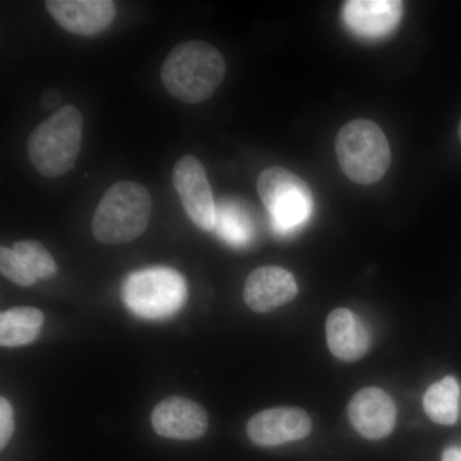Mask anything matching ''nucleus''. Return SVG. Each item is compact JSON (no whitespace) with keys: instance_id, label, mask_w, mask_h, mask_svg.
Wrapping results in <instances>:
<instances>
[{"instance_id":"nucleus-18","label":"nucleus","mask_w":461,"mask_h":461,"mask_svg":"<svg viewBox=\"0 0 461 461\" xmlns=\"http://www.w3.org/2000/svg\"><path fill=\"white\" fill-rule=\"evenodd\" d=\"M12 250L36 281L50 280L57 275L56 260L41 242L35 240H23L16 242Z\"/></svg>"},{"instance_id":"nucleus-9","label":"nucleus","mask_w":461,"mask_h":461,"mask_svg":"<svg viewBox=\"0 0 461 461\" xmlns=\"http://www.w3.org/2000/svg\"><path fill=\"white\" fill-rule=\"evenodd\" d=\"M351 426L364 438L379 441L393 433L397 409L393 397L379 387H366L355 393L348 405Z\"/></svg>"},{"instance_id":"nucleus-23","label":"nucleus","mask_w":461,"mask_h":461,"mask_svg":"<svg viewBox=\"0 0 461 461\" xmlns=\"http://www.w3.org/2000/svg\"><path fill=\"white\" fill-rule=\"evenodd\" d=\"M459 138H460V141H461V121H460V124H459Z\"/></svg>"},{"instance_id":"nucleus-11","label":"nucleus","mask_w":461,"mask_h":461,"mask_svg":"<svg viewBox=\"0 0 461 461\" xmlns=\"http://www.w3.org/2000/svg\"><path fill=\"white\" fill-rule=\"evenodd\" d=\"M45 7L58 25L80 36L104 32L117 14L112 0H48Z\"/></svg>"},{"instance_id":"nucleus-19","label":"nucleus","mask_w":461,"mask_h":461,"mask_svg":"<svg viewBox=\"0 0 461 461\" xmlns=\"http://www.w3.org/2000/svg\"><path fill=\"white\" fill-rule=\"evenodd\" d=\"M0 272L18 286L30 287L36 284L35 278L27 272L25 266L18 259L12 249L0 248Z\"/></svg>"},{"instance_id":"nucleus-3","label":"nucleus","mask_w":461,"mask_h":461,"mask_svg":"<svg viewBox=\"0 0 461 461\" xmlns=\"http://www.w3.org/2000/svg\"><path fill=\"white\" fill-rule=\"evenodd\" d=\"M150 215L151 196L147 187L133 181L115 182L94 213V238L102 244H126L145 232Z\"/></svg>"},{"instance_id":"nucleus-13","label":"nucleus","mask_w":461,"mask_h":461,"mask_svg":"<svg viewBox=\"0 0 461 461\" xmlns=\"http://www.w3.org/2000/svg\"><path fill=\"white\" fill-rule=\"evenodd\" d=\"M299 293L295 277L277 266L260 267L249 275L244 286V300L251 311L269 313L293 302Z\"/></svg>"},{"instance_id":"nucleus-16","label":"nucleus","mask_w":461,"mask_h":461,"mask_svg":"<svg viewBox=\"0 0 461 461\" xmlns=\"http://www.w3.org/2000/svg\"><path fill=\"white\" fill-rule=\"evenodd\" d=\"M44 314L32 306H17L0 314V345L18 348L39 338Z\"/></svg>"},{"instance_id":"nucleus-15","label":"nucleus","mask_w":461,"mask_h":461,"mask_svg":"<svg viewBox=\"0 0 461 461\" xmlns=\"http://www.w3.org/2000/svg\"><path fill=\"white\" fill-rule=\"evenodd\" d=\"M213 230L232 247H247L254 239L253 218L242 203L222 199L218 204L215 203Z\"/></svg>"},{"instance_id":"nucleus-21","label":"nucleus","mask_w":461,"mask_h":461,"mask_svg":"<svg viewBox=\"0 0 461 461\" xmlns=\"http://www.w3.org/2000/svg\"><path fill=\"white\" fill-rule=\"evenodd\" d=\"M60 102H62V95L59 91L50 89L44 91L41 95L42 107L47 109H54L59 107Z\"/></svg>"},{"instance_id":"nucleus-17","label":"nucleus","mask_w":461,"mask_h":461,"mask_svg":"<svg viewBox=\"0 0 461 461\" xmlns=\"http://www.w3.org/2000/svg\"><path fill=\"white\" fill-rule=\"evenodd\" d=\"M460 395V384L456 378L447 375L436 382L423 397L427 417L441 426H453L459 420Z\"/></svg>"},{"instance_id":"nucleus-4","label":"nucleus","mask_w":461,"mask_h":461,"mask_svg":"<svg viewBox=\"0 0 461 461\" xmlns=\"http://www.w3.org/2000/svg\"><path fill=\"white\" fill-rule=\"evenodd\" d=\"M335 149L342 172L355 184H375L390 168V144L371 120L357 118L346 123L338 133Z\"/></svg>"},{"instance_id":"nucleus-2","label":"nucleus","mask_w":461,"mask_h":461,"mask_svg":"<svg viewBox=\"0 0 461 461\" xmlns=\"http://www.w3.org/2000/svg\"><path fill=\"white\" fill-rule=\"evenodd\" d=\"M83 132V114L75 105L58 109L29 136L27 154L33 168L48 178L65 175L80 154Z\"/></svg>"},{"instance_id":"nucleus-1","label":"nucleus","mask_w":461,"mask_h":461,"mask_svg":"<svg viewBox=\"0 0 461 461\" xmlns=\"http://www.w3.org/2000/svg\"><path fill=\"white\" fill-rule=\"evenodd\" d=\"M226 75L221 51L205 41L181 42L166 58L160 78L166 90L186 104H199L214 95Z\"/></svg>"},{"instance_id":"nucleus-12","label":"nucleus","mask_w":461,"mask_h":461,"mask_svg":"<svg viewBox=\"0 0 461 461\" xmlns=\"http://www.w3.org/2000/svg\"><path fill=\"white\" fill-rule=\"evenodd\" d=\"M402 12L399 0H348L342 7V20L360 38L381 39L395 32Z\"/></svg>"},{"instance_id":"nucleus-20","label":"nucleus","mask_w":461,"mask_h":461,"mask_svg":"<svg viewBox=\"0 0 461 461\" xmlns=\"http://www.w3.org/2000/svg\"><path fill=\"white\" fill-rule=\"evenodd\" d=\"M14 432V412L11 402L0 397V448L5 450Z\"/></svg>"},{"instance_id":"nucleus-10","label":"nucleus","mask_w":461,"mask_h":461,"mask_svg":"<svg viewBox=\"0 0 461 461\" xmlns=\"http://www.w3.org/2000/svg\"><path fill=\"white\" fill-rule=\"evenodd\" d=\"M151 426L165 438L193 441L205 435L209 418L205 409L193 400L169 396L154 408Z\"/></svg>"},{"instance_id":"nucleus-6","label":"nucleus","mask_w":461,"mask_h":461,"mask_svg":"<svg viewBox=\"0 0 461 461\" xmlns=\"http://www.w3.org/2000/svg\"><path fill=\"white\" fill-rule=\"evenodd\" d=\"M258 194L266 206L273 230L291 235L313 215L314 196L311 187L295 173L282 167L264 169L258 177Z\"/></svg>"},{"instance_id":"nucleus-5","label":"nucleus","mask_w":461,"mask_h":461,"mask_svg":"<svg viewBox=\"0 0 461 461\" xmlns=\"http://www.w3.org/2000/svg\"><path fill=\"white\" fill-rule=\"evenodd\" d=\"M124 305L145 320H165L177 313L187 299L181 273L168 267H150L127 276L121 287Z\"/></svg>"},{"instance_id":"nucleus-7","label":"nucleus","mask_w":461,"mask_h":461,"mask_svg":"<svg viewBox=\"0 0 461 461\" xmlns=\"http://www.w3.org/2000/svg\"><path fill=\"white\" fill-rule=\"evenodd\" d=\"M173 186L181 204L198 229L214 230L215 202L204 166L198 158L184 156L177 160L172 173Z\"/></svg>"},{"instance_id":"nucleus-8","label":"nucleus","mask_w":461,"mask_h":461,"mask_svg":"<svg viewBox=\"0 0 461 461\" xmlns=\"http://www.w3.org/2000/svg\"><path fill=\"white\" fill-rule=\"evenodd\" d=\"M313 421L308 412L300 408L280 406L258 412L249 420L247 430L253 444L273 447L299 441L309 436Z\"/></svg>"},{"instance_id":"nucleus-22","label":"nucleus","mask_w":461,"mask_h":461,"mask_svg":"<svg viewBox=\"0 0 461 461\" xmlns=\"http://www.w3.org/2000/svg\"><path fill=\"white\" fill-rule=\"evenodd\" d=\"M442 461H461V448H446L444 454H442Z\"/></svg>"},{"instance_id":"nucleus-14","label":"nucleus","mask_w":461,"mask_h":461,"mask_svg":"<svg viewBox=\"0 0 461 461\" xmlns=\"http://www.w3.org/2000/svg\"><path fill=\"white\" fill-rule=\"evenodd\" d=\"M326 338L330 353L341 362H357L371 348V335L366 324L350 309L330 312L327 318Z\"/></svg>"}]
</instances>
